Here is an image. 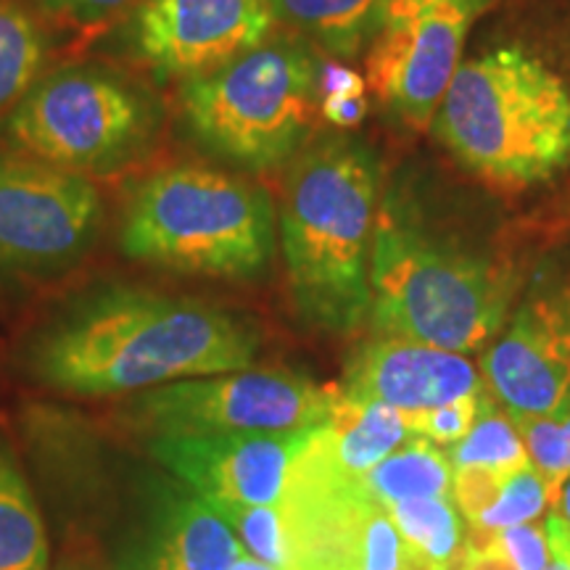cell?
Listing matches in <instances>:
<instances>
[{"label": "cell", "mask_w": 570, "mask_h": 570, "mask_svg": "<svg viewBox=\"0 0 570 570\" xmlns=\"http://www.w3.org/2000/svg\"><path fill=\"white\" fill-rule=\"evenodd\" d=\"M491 396L512 417H552L570 399V288L533 291L483 356Z\"/></svg>", "instance_id": "cell-14"}, {"label": "cell", "mask_w": 570, "mask_h": 570, "mask_svg": "<svg viewBox=\"0 0 570 570\" xmlns=\"http://www.w3.org/2000/svg\"><path fill=\"white\" fill-rule=\"evenodd\" d=\"M508 481L510 479L494 473V470L479 468V465L454 470L452 494H454V502H458L460 515L468 520V525L479 523V518L497 502Z\"/></svg>", "instance_id": "cell-28"}, {"label": "cell", "mask_w": 570, "mask_h": 570, "mask_svg": "<svg viewBox=\"0 0 570 570\" xmlns=\"http://www.w3.org/2000/svg\"><path fill=\"white\" fill-rule=\"evenodd\" d=\"M460 570H515L510 566L502 554L497 552H473L468 550L465 562H462Z\"/></svg>", "instance_id": "cell-33"}, {"label": "cell", "mask_w": 570, "mask_h": 570, "mask_svg": "<svg viewBox=\"0 0 570 570\" xmlns=\"http://www.w3.org/2000/svg\"><path fill=\"white\" fill-rule=\"evenodd\" d=\"M544 508H550L547 489L544 483H541L537 470L529 465L504 483L497 502L491 504V508L479 518V523L470 525V529L502 531L512 529V525L533 523V520L544 512Z\"/></svg>", "instance_id": "cell-26"}, {"label": "cell", "mask_w": 570, "mask_h": 570, "mask_svg": "<svg viewBox=\"0 0 570 570\" xmlns=\"http://www.w3.org/2000/svg\"><path fill=\"white\" fill-rule=\"evenodd\" d=\"M0 570H48L46 525L17 462L0 446Z\"/></svg>", "instance_id": "cell-21"}, {"label": "cell", "mask_w": 570, "mask_h": 570, "mask_svg": "<svg viewBox=\"0 0 570 570\" xmlns=\"http://www.w3.org/2000/svg\"><path fill=\"white\" fill-rule=\"evenodd\" d=\"M230 570H275V568H269L267 562H262V560H256V558H252V554H248L246 550L238 554V560L233 562V568Z\"/></svg>", "instance_id": "cell-35"}, {"label": "cell", "mask_w": 570, "mask_h": 570, "mask_svg": "<svg viewBox=\"0 0 570 570\" xmlns=\"http://www.w3.org/2000/svg\"><path fill=\"white\" fill-rule=\"evenodd\" d=\"M383 6L386 0H273L277 24L344 61L373 46Z\"/></svg>", "instance_id": "cell-18"}, {"label": "cell", "mask_w": 570, "mask_h": 570, "mask_svg": "<svg viewBox=\"0 0 570 570\" xmlns=\"http://www.w3.org/2000/svg\"><path fill=\"white\" fill-rule=\"evenodd\" d=\"M468 550L502 554L515 570H544L552 562L550 539L541 523H523L502 531L470 529Z\"/></svg>", "instance_id": "cell-25"}, {"label": "cell", "mask_w": 570, "mask_h": 570, "mask_svg": "<svg viewBox=\"0 0 570 570\" xmlns=\"http://www.w3.org/2000/svg\"><path fill=\"white\" fill-rule=\"evenodd\" d=\"M449 462L454 468H489L494 473L504 475V479H512L520 470L531 465L518 428L512 425V417L497 410L491 391L483 394L475 425L470 428L465 439L454 444Z\"/></svg>", "instance_id": "cell-23"}, {"label": "cell", "mask_w": 570, "mask_h": 570, "mask_svg": "<svg viewBox=\"0 0 570 570\" xmlns=\"http://www.w3.org/2000/svg\"><path fill=\"white\" fill-rule=\"evenodd\" d=\"M560 441H562V468L570 479V410L560 415Z\"/></svg>", "instance_id": "cell-34"}, {"label": "cell", "mask_w": 570, "mask_h": 570, "mask_svg": "<svg viewBox=\"0 0 570 570\" xmlns=\"http://www.w3.org/2000/svg\"><path fill=\"white\" fill-rule=\"evenodd\" d=\"M317 90L320 101L331 96H362L365 80L360 77V71L348 69L346 63H320Z\"/></svg>", "instance_id": "cell-30"}, {"label": "cell", "mask_w": 570, "mask_h": 570, "mask_svg": "<svg viewBox=\"0 0 570 570\" xmlns=\"http://www.w3.org/2000/svg\"><path fill=\"white\" fill-rule=\"evenodd\" d=\"M46 53L48 40L32 13L17 0H0V109L38 82Z\"/></svg>", "instance_id": "cell-22"}, {"label": "cell", "mask_w": 570, "mask_h": 570, "mask_svg": "<svg viewBox=\"0 0 570 570\" xmlns=\"http://www.w3.org/2000/svg\"><path fill=\"white\" fill-rule=\"evenodd\" d=\"M518 281L510 267L433 238L389 194L370 254L377 336L468 354L499 336Z\"/></svg>", "instance_id": "cell-4"}, {"label": "cell", "mask_w": 570, "mask_h": 570, "mask_svg": "<svg viewBox=\"0 0 570 570\" xmlns=\"http://www.w3.org/2000/svg\"><path fill=\"white\" fill-rule=\"evenodd\" d=\"M320 111L331 125L356 127L367 117V98L362 96H331L320 101Z\"/></svg>", "instance_id": "cell-32"}, {"label": "cell", "mask_w": 570, "mask_h": 570, "mask_svg": "<svg viewBox=\"0 0 570 570\" xmlns=\"http://www.w3.org/2000/svg\"><path fill=\"white\" fill-rule=\"evenodd\" d=\"M381 161L362 140L327 135L296 154L281 196V244L294 304L306 323L356 331L370 317Z\"/></svg>", "instance_id": "cell-2"}, {"label": "cell", "mask_w": 570, "mask_h": 570, "mask_svg": "<svg viewBox=\"0 0 570 570\" xmlns=\"http://www.w3.org/2000/svg\"><path fill=\"white\" fill-rule=\"evenodd\" d=\"M452 462L428 439L410 436L396 452L360 475V483L375 502L391 510L407 499L452 497Z\"/></svg>", "instance_id": "cell-20"}, {"label": "cell", "mask_w": 570, "mask_h": 570, "mask_svg": "<svg viewBox=\"0 0 570 570\" xmlns=\"http://www.w3.org/2000/svg\"><path fill=\"white\" fill-rule=\"evenodd\" d=\"M119 246L146 265L244 281L273 256L275 209L265 190L240 177L180 164L138 185Z\"/></svg>", "instance_id": "cell-5"}, {"label": "cell", "mask_w": 570, "mask_h": 570, "mask_svg": "<svg viewBox=\"0 0 570 570\" xmlns=\"http://www.w3.org/2000/svg\"><path fill=\"white\" fill-rule=\"evenodd\" d=\"M154 130L151 98L125 77L90 67L61 69L35 82L6 122L21 154L80 175L132 159Z\"/></svg>", "instance_id": "cell-7"}, {"label": "cell", "mask_w": 570, "mask_h": 570, "mask_svg": "<svg viewBox=\"0 0 570 570\" xmlns=\"http://www.w3.org/2000/svg\"><path fill=\"white\" fill-rule=\"evenodd\" d=\"M275 27L273 0H140L130 46L156 75L185 82L252 51Z\"/></svg>", "instance_id": "cell-12"}, {"label": "cell", "mask_w": 570, "mask_h": 570, "mask_svg": "<svg viewBox=\"0 0 570 570\" xmlns=\"http://www.w3.org/2000/svg\"><path fill=\"white\" fill-rule=\"evenodd\" d=\"M399 537L420 570H460L468 533L452 497L407 499L389 510Z\"/></svg>", "instance_id": "cell-19"}, {"label": "cell", "mask_w": 570, "mask_h": 570, "mask_svg": "<svg viewBox=\"0 0 570 570\" xmlns=\"http://www.w3.org/2000/svg\"><path fill=\"white\" fill-rule=\"evenodd\" d=\"M544 570H570V562L558 558V554H552V562Z\"/></svg>", "instance_id": "cell-36"}, {"label": "cell", "mask_w": 570, "mask_h": 570, "mask_svg": "<svg viewBox=\"0 0 570 570\" xmlns=\"http://www.w3.org/2000/svg\"><path fill=\"white\" fill-rule=\"evenodd\" d=\"M42 9L56 13V17L71 19L77 24H96V21L111 19L140 0H40Z\"/></svg>", "instance_id": "cell-29"}, {"label": "cell", "mask_w": 570, "mask_h": 570, "mask_svg": "<svg viewBox=\"0 0 570 570\" xmlns=\"http://www.w3.org/2000/svg\"><path fill=\"white\" fill-rule=\"evenodd\" d=\"M227 520L240 547L252 558L267 562L269 568L283 570L285 566V537L283 518L277 504L267 508H244V504H214Z\"/></svg>", "instance_id": "cell-24"}, {"label": "cell", "mask_w": 570, "mask_h": 570, "mask_svg": "<svg viewBox=\"0 0 570 570\" xmlns=\"http://www.w3.org/2000/svg\"><path fill=\"white\" fill-rule=\"evenodd\" d=\"M101 196L80 173L0 151V269L77 259L101 223Z\"/></svg>", "instance_id": "cell-11"}, {"label": "cell", "mask_w": 570, "mask_h": 570, "mask_svg": "<svg viewBox=\"0 0 570 570\" xmlns=\"http://www.w3.org/2000/svg\"><path fill=\"white\" fill-rule=\"evenodd\" d=\"M277 508L283 570H420L391 512L325 458L320 425L296 454Z\"/></svg>", "instance_id": "cell-8"}, {"label": "cell", "mask_w": 570, "mask_h": 570, "mask_svg": "<svg viewBox=\"0 0 570 570\" xmlns=\"http://www.w3.org/2000/svg\"><path fill=\"white\" fill-rule=\"evenodd\" d=\"M487 391L489 389L483 386L479 394L454 399V402L441 404V407L402 412V420L412 436L428 439L436 446H454L458 441L465 439L470 428L475 425V417H479L481 410V399Z\"/></svg>", "instance_id": "cell-27"}, {"label": "cell", "mask_w": 570, "mask_h": 570, "mask_svg": "<svg viewBox=\"0 0 570 570\" xmlns=\"http://www.w3.org/2000/svg\"><path fill=\"white\" fill-rule=\"evenodd\" d=\"M412 436L402 412L381 402H356L341 394L320 425V444L338 473L360 479Z\"/></svg>", "instance_id": "cell-17"}, {"label": "cell", "mask_w": 570, "mask_h": 570, "mask_svg": "<svg viewBox=\"0 0 570 570\" xmlns=\"http://www.w3.org/2000/svg\"><path fill=\"white\" fill-rule=\"evenodd\" d=\"M320 61L296 35H269L180 88L188 130L223 159L265 173L291 161L320 106Z\"/></svg>", "instance_id": "cell-6"}, {"label": "cell", "mask_w": 570, "mask_h": 570, "mask_svg": "<svg viewBox=\"0 0 570 570\" xmlns=\"http://www.w3.org/2000/svg\"><path fill=\"white\" fill-rule=\"evenodd\" d=\"M487 386L465 354L377 336L352 354L341 394L399 412L431 410Z\"/></svg>", "instance_id": "cell-16"}, {"label": "cell", "mask_w": 570, "mask_h": 570, "mask_svg": "<svg viewBox=\"0 0 570 570\" xmlns=\"http://www.w3.org/2000/svg\"><path fill=\"white\" fill-rule=\"evenodd\" d=\"M244 552L209 499L183 481L156 479L127 520L117 570H230Z\"/></svg>", "instance_id": "cell-15"}, {"label": "cell", "mask_w": 570, "mask_h": 570, "mask_svg": "<svg viewBox=\"0 0 570 570\" xmlns=\"http://www.w3.org/2000/svg\"><path fill=\"white\" fill-rule=\"evenodd\" d=\"M431 127L481 180L552 183L570 167V85L525 48H491L462 59Z\"/></svg>", "instance_id": "cell-3"}, {"label": "cell", "mask_w": 570, "mask_h": 570, "mask_svg": "<svg viewBox=\"0 0 570 570\" xmlns=\"http://www.w3.org/2000/svg\"><path fill=\"white\" fill-rule=\"evenodd\" d=\"M494 0H386L367 48V80L391 117L431 127L473 24Z\"/></svg>", "instance_id": "cell-10"}, {"label": "cell", "mask_w": 570, "mask_h": 570, "mask_svg": "<svg viewBox=\"0 0 570 570\" xmlns=\"http://www.w3.org/2000/svg\"><path fill=\"white\" fill-rule=\"evenodd\" d=\"M259 338L219 306L114 285L71 304L40 333L32 367L71 394H127L252 367Z\"/></svg>", "instance_id": "cell-1"}, {"label": "cell", "mask_w": 570, "mask_h": 570, "mask_svg": "<svg viewBox=\"0 0 570 570\" xmlns=\"http://www.w3.org/2000/svg\"><path fill=\"white\" fill-rule=\"evenodd\" d=\"M315 428L244 433H156L148 452L212 504H281L296 454Z\"/></svg>", "instance_id": "cell-13"}, {"label": "cell", "mask_w": 570, "mask_h": 570, "mask_svg": "<svg viewBox=\"0 0 570 570\" xmlns=\"http://www.w3.org/2000/svg\"><path fill=\"white\" fill-rule=\"evenodd\" d=\"M336 386H315L285 370H235L188 377L135 396L130 423L156 433L304 431L327 423Z\"/></svg>", "instance_id": "cell-9"}, {"label": "cell", "mask_w": 570, "mask_h": 570, "mask_svg": "<svg viewBox=\"0 0 570 570\" xmlns=\"http://www.w3.org/2000/svg\"><path fill=\"white\" fill-rule=\"evenodd\" d=\"M547 539H550L552 554H558L566 562H570V479L562 487L558 508L552 510V515L544 523Z\"/></svg>", "instance_id": "cell-31"}]
</instances>
